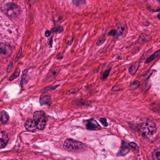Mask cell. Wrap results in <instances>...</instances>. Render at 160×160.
<instances>
[{"label": "cell", "instance_id": "4", "mask_svg": "<svg viewBox=\"0 0 160 160\" xmlns=\"http://www.w3.org/2000/svg\"><path fill=\"white\" fill-rule=\"evenodd\" d=\"M3 11L8 17H14L19 13V8L15 4L10 3L7 4L3 7Z\"/></svg>", "mask_w": 160, "mask_h": 160}, {"label": "cell", "instance_id": "9", "mask_svg": "<svg viewBox=\"0 0 160 160\" xmlns=\"http://www.w3.org/2000/svg\"><path fill=\"white\" fill-rule=\"evenodd\" d=\"M130 151V148L126 144L124 141H122V145H121V148L120 151L118 152V156H125L126 154L128 153Z\"/></svg>", "mask_w": 160, "mask_h": 160}, {"label": "cell", "instance_id": "5", "mask_svg": "<svg viewBox=\"0 0 160 160\" xmlns=\"http://www.w3.org/2000/svg\"><path fill=\"white\" fill-rule=\"evenodd\" d=\"M72 104L74 107L77 108H86L91 106L92 102L82 98L76 99L72 102Z\"/></svg>", "mask_w": 160, "mask_h": 160}, {"label": "cell", "instance_id": "16", "mask_svg": "<svg viewBox=\"0 0 160 160\" xmlns=\"http://www.w3.org/2000/svg\"><path fill=\"white\" fill-rule=\"evenodd\" d=\"M151 39V37L147 35H142L138 39V42L140 43H145Z\"/></svg>", "mask_w": 160, "mask_h": 160}, {"label": "cell", "instance_id": "18", "mask_svg": "<svg viewBox=\"0 0 160 160\" xmlns=\"http://www.w3.org/2000/svg\"><path fill=\"white\" fill-rule=\"evenodd\" d=\"M106 40V37L105 35H102L99 38L98 40L97 41L96 45L98 46H101L105 42Z\"/></svg>", "mask_w": 160, "mask_h": 160}, {"label": "cell", "instance_id": "15", "mask_svg": "<svg viewBox=\"0 0 160 160\" xmlns=\"http://www.w3.org/2000/svg\"><path fill=\"white\" fill-rule=\"evenodd\" d=\"M0 120L3 123H6L7 122L8 120V115L6 112L4 111L1 112Z\"/></svg>", "mask_w": 160, "mask_h": 160}, {"label": "cell", "instance_id": "14", "mask_svg": "<svg viewBox=\"0 0 160 160\" xmlns=\"http://www.w3.org/2000/svg\"><path fill=\"white\" fill-rule=\"evenodd\" d=\"M141 86V82L139 81H135L130 85L129 87V89L131 91H134L138 89L139 87Z\"/></svg>", "mask_w": 160, "mask_h": 160}, {"label": "cell", "instance_id": "8", "mask_svg": "<svg viewBox=\"0 0 160 160\" xmlns=\"http://www.w3.org/2000/svg\"><path fill=\"white\" fill-rule=\"evenodd\" d=\"M8 138L7 133L0 132V149L3 148L7 144Z\"/></svg>", "mask_w": 160, "mask_h": 160}, {"label": "cell", "instance_id": "13", "mask_svg": "<svg viewBox=\"0 0 160 160\" xmlns=\"http://www.w3.org/2000/svg\"><path fill=\"white\" fill-rule=\"evenodd\" d=\"M149 109L154 112L160 113V104L158 102H154L149 105Z\"/></svg>", "mask_w": 160, "mask_h": 160}, {"label": "cell", "instance_id": "2", "mask_svg": "<svg viewBox=\"0 0 160 160\" xmlns=\"http://www.w3.org/2000/svg\"><path fill=\"white\" fill-rule=\"evenodd\" d=\"M65 150L72 153H80L86 149V146L83 143L72 140L67 139L65 141L64 144Z\"/></svg>", "mask_w": 160, "mask_h": 160}, {"label": "cell", "instance_id": "6", "mask_svg": "<svg viewBox=\"0 0 160 160\" xmlns=\"http://www.w3.org/2000/svg\"><path fill=\"white\" fill-rule=\"evenodd\" d=\"M86 128L89 130L97 131L101 129L100 125L94 118H90L86 120Z\"/></svg>", "mask_w": 160, "mask_h": 160}, {"label": "cell", "instance_id": "22", "mask_svg": "<svg viewBox=\"0 0 160 160\" xmlns=\"http://www.w3.org/2000/svg\"><path fill=\"white\" fill-rule=\"evenodd\" d=\"M20 73V70L19 69H17L16 71H15V73L13 74V76H11V78H10V80H13L15 78H17L19 74Z\"/></svg>", "mask_w": 160, "mask_h": 160}, {"label": "cell", "instance_id": "3", "mask_svg": "<svg viewBox=\"0 0 160 160\" xmlns=\"http://www.w3.org/2000/svg\"><path fill=\"white\" fill-rule=\"evenodd\" d=\"M34 120L37 128L39 130L44 129L47 124V117L45 113L42 111H37L34 113Z\"/></svg>", "mask_w": 160, "mask_h": 160}, {"label": "cell", "instance_id": "25", "mask_svg": "<svg viewBox=\"0 0 160 160\" xmlns=\"http://www.w3.org/2000/svg\"><path fill=\"white\" fill-rule=\"evenodd\" d=\"M63 28L62 27H59V28L56 29V30H54V32H63Z\"/></svg>", "mask_w": 160, "mask_h": 160}, {"label": "cell", "instance_id": "20", "mask_svg": "<svg viewBox=\"0 0 160 160\" xmlns=\"http://www.w3.org/2000/svg\"><path fill=\"white\" fill-rule=\"evenodd\" d=\"M100 121L104 127H108V123L107 122V118H101L100 119Z\"/></svg>", "mask_w": 160, "mask_h": 160}, {"label": "cell", "instance_id": "7", "mask_svg": "<svg viewBox=\"0 0 160 160\" xmlns=\"http://www.w3.org/2000/svg\"><path fill=\"white\" fill-rule=\"evenodd\" d=\"M24 126L27 131L31 132H34L37 129L34 121L32 119H28L25 122Z\"/></svg>", "mask_w": 160, "mask_h": 160}, {"label": "cell", "instance_id": "17", "mask_svg": "<svg viewBox=\"0 0 160 160\" xmlns=\"http://www.w3.org/2000/svg\"><path fill=\"white\" fill-rule=\"evenodd\" d=\"M160 149L159 148L156 149L152 154L153 160H160Z\"/></svg>", "mask_w": 160, "mask_h": 160}, {"label": "cell", "instance_id": "24", "mask_svg": "<svg viewBox=\"0 0 160 160\" xmlns=\"http://www.w3.org/2000/svg\"><path fill=\"white\" fill-rule=\"evenodd\" d=\"M116 32L115 30H112L111 31L109 32V35L110 36H115L116 35Z\"/></svg>", "mask_w": 160, "mask_h": 160}, {"label": "cell", "instance_id": "11", "mask_svg": "<svg viewBox=\"0 0 160 160\" xmlns=\"http://www.w3.org/2000/svg\"><path fill=\"white\" fill-rule=\"evenodd\" d=\"M140 62L136 63L134 64L133 65L131 66L129 68V72L130 74L132 75V76H134L135 75L137 71H138V69L140 68Z\"/></svg>", "mask_w": 160, "mask_h": 160}, {"label": "cell", "instance_id": "21", "mask_svg": "<svg viewBox=\"0 0 160 160\" xmlns=\"http://www.w3.org/2000/svg\"><path fill=\"white\" fill-rule=\"evenodd\" d=\"M129 145L132 148H134V149H135L137 152H138V151H139V147H138V146L137 145L136 143H135L131 142L129 144Z\"/></svg>", "mask_w": 160, "mask_h": 160}, {"label": "cell", "instance_id": "26", "mask_svg": "<svg viewBox=\"0 0 160 160\" xmlns=\"http://www.w3.org/2000/svg\"><path fill=\"white\" fill-rule=\"evenodd\" d=\"M50 35V32L49 31H47L45 33V35L46 37H49Z\"/></svg>", "mask_w": 160, "mask_h": 160}, {"label": "cell", "instance_id": "12", "mask_svg": "<svg viewBox=\"0 0 160 160\" xmlns=\"http://www.w3.org/2000/svg\"><path fill=\"white\" fill-rule=\"evenodd\" d=\"M160 55V50L157 51L155 52L152 55H151L150 57H148L146 61V64L149 63L151 62L152 61H154L155 59H157V57H159Z\"/></svg>", "mask_w": 160, "mask_h": 160}, {"label": "cell", "instance_id": "19", "mask_svg": "<svg viewBox=\"0 0 160 160\" xmlns=\"http://www.w3.org/2000/svg\"><path fill=\"white\" fill-rule=\"evenodd\" d=\"M111 68H110V69H107V70H105L103 73H102V79L103 80H105L108 78L109 75H110V73H111Z\"/></svg>", "mask_w": 160, "mask_h": 160}, {"label": "cell", "instance_id": "10", "mask_svg": "<svg viewBox=\"0 0 160 160\" xmlns=\"http://www.w3.org/2000/svg\"><path fill=\"white\" fill-rule=\"evenodd\" d=\"M40 102L42 104H49L51 102L50 95L48 93L43 94L40 98Z\"/></svg>", "mask_w": 160, "mask_h": 160}, {"label": "cell", "instance_id": "1", "mask_svg": "<svg viewBox=\"0 0 160 160\" xmlns=\"http://www.w3.org/2000/svg\"><path fill=\"white\" fill-rule=\"evenodd\" d=\"M138 129L139 133L142 136L147 137L155 134L157 128L156 124L154 122L148 120L139 124Z\"/></svg>", "mask_w": 160, "mask_h": 160}, {"label": "cell", "instance_id": "23", "mask_svg": "<svg viewBox=\"0 0 160 160\" xmlns=\"http://www.w3.org/2000/svg\"><path fill=\"white\" fill-rule=\"evenodd\" d=\"M80 88H72L71 90H70V92L71 93V94H75V93H77V92H79V91H80Z\"/></svg>", "mask_w": 160, "mask_h": 160}]
</instances>
